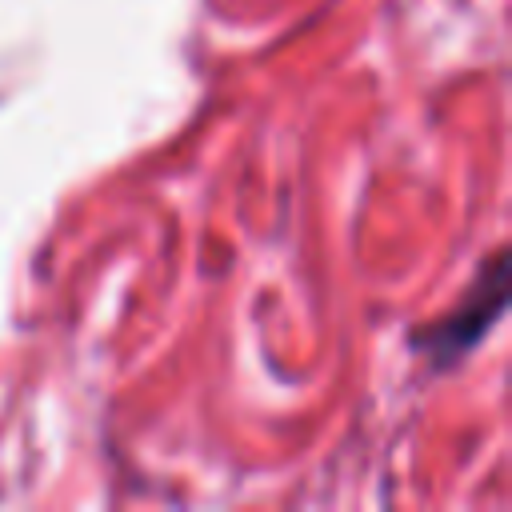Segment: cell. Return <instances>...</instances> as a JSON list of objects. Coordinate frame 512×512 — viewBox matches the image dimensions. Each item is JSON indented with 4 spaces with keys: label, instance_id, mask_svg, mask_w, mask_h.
I'll return each instance as SVG.
<instances>
[{
    "label": "cell",
    "instance_id": "6da1fadb",
    "mask_svg": "<svg viewBox=\"0 0 512 512\" xmlns=\"http://www.w3.org/2000/svg\"><path fill=\"white\" fill-rule=\"evenodd\" d=\"M504 288H508V260H504V252H500V256L488 264V284H476V292L468 296V304H464L460 312L444 316V320L424 336L428 352L444 364V360L460 356L468 344H476V340L484 336V328L500 316L504 296H508Z\"/></svg>",
    "mask_w": 512,
    "mask_h": 512
}]
</instances>
